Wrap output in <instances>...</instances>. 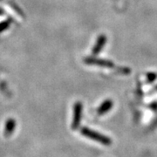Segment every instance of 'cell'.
Masks as SVG:
<instances>
[{
  "instance_id": "cell-1",
  "label": "cell",
  "mask_w": 157,
  "mask_h": 157,
  "mask_svg": "<svg viewBox=\"0 0 157 157\" xmlns=\"http://www.w3.org/2000/svg\"><path fill=\"white\" fill-rule=\"evenodd\" d=\"M81 133H82V135H84L86 137H88V138L92 139V140L98 141V142H100L101 144H103V145H110V144H111V140H110L109 138H107V137L101 135V134H99V133L94 132V131H92V130L89 128H82L81 129Z\"/></svg>"
},
{
  "instance_id": "cell-2",
  "label": "cell",
  "mask_w": 157,
  "mask_h": 157,
  "mask_svg": "<svg viewBox=\"0 0 157 157\" xmlns=\"http://www.w3.org/2000/svg\"><path fill=\"white\" fill-rule=\"evenodd\" d=\"M81 113H82V104L80 102H77L74 105V113H73V120L72 128L76 129L79 125L80 120H81Z\"/></svg>"
},
{
  "instance_id": "cell-3",
  "label": "cell",
  "mask_w": 157,
  "mask_h": 157,
  "mask_svg": "<svg viewBox=\"0 0 157 157\" xmlns=\"http://www.w3.org/2000/svg\"><path fill=\"white\" fill-rule=\"evenodd\" d=\"M86 63L88 64H94V65H99V66H103V67H113L112 62L107 61V60H101V59H92V58H88L85 59Z\"/></svg>"
},
{
  "instance_id": "cell-4",
  "label": "cell",
  "mask_w": 157,
  "mask_h": 157,
  "mask_svg": "<svg viewBox=\"0 0 157 157\" xmlns=\"http://www.w3.org/2000/svg\"><path fill=\"white\" fill-rule=\"evenodd\" d=\"M106 41H107V39H106V37H105L104 35H101V36H100V37L98 38V40H97L95 45H94V49H93V53H94V55L98 54V53L100 52V51L103 48V46L105 45Z\"/></svg>"
},
{
  "instance_id": "cell-5",
  "label": "cell",
  "mask_w": 157,
  "mask_h": 157,
  "mask_svg": "<svg viewBox=\"0 0 157 157\" xmlns=\"http://www.w3.org/2000/svg\"><path fill=\"white\" fill-rule=\"evenodd\" d=\"M16 122L13 119H9L6 124V130H5V135L6 137H9L13 133L15 129Z\"/></svg>"
},
{
  "instance_id": "cell-6",
  "label": "cell",
  "mask_w": 157,
  "mask_h": 157,
  "mask_svg": "<svg viewBox=\"0 0 157 157\" xmlns=\"http://www.w3.org/2000/svg\"><path fill=\"white\" fill-rule=\"evenodd\" d=\"M113 107V102L112 101H110V100H107L102 105H101V107H99V109H98V113L99 114H103V113H105L108 112Z\"/></svg>"
},
{
  "instance_id": "cell-7",
  "label": "cell",
  "mask_w": 157,
  "mask_h": 157,
  "mask_svg": "<svg viewBox=\"0 0 157 157\" xmlns=\"http://www.w3.org/2000/svg\"><path fill=\"white\" fill-rule=\"evenodd\" d=\"M10 26V21L9 20H6V21H2L0 22V33H3L4 31H6L9 28Z\"/></svg>"
},
{
  "instance_id": "cell-8",
  "label": "cell",
  "mask_w": 157,
  "mask_h": 157,
  "mask_svg": "<svg viewBox=\"0 0 157 157\" xmlns=\"http://www.w3.org/2000/svg\"><path fill=\"white\" fill-rule=\"evenodd\" d=\"M155 78H156V74H151L149 76V78H150V81H153V79Z\"/></svg>"
},
{
  "instance_id": "cell-9",
  "label": "cell",
  "mask_w": 157,
  "mask_h": 157,
  "mask_svg": "<svg viewBox=\"0 0 157 157\" xmlns=\"http://www.w3.org/2000/svg\"><path fill=\"white\" fill-rule=\"evenodd\" d=\"M0 1H1V0H0Z\"/></svg>"
}]
</instances>
